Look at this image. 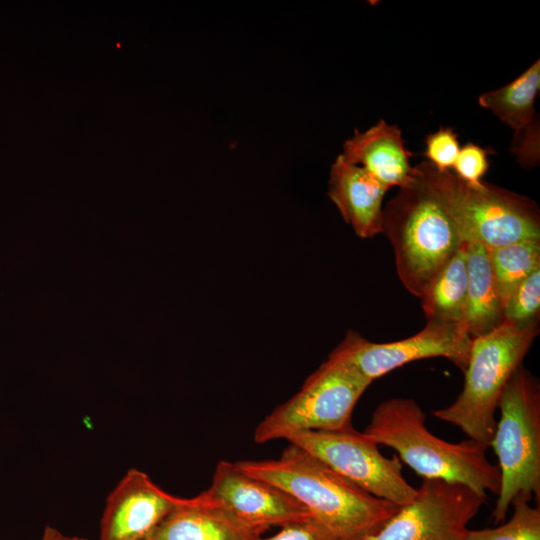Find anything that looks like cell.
I'll return each instance as SVG.
<instances>
[{
  "instance_id": "cell-3",
  "label": "cell",
  "mask_w": 540,
  "mask_h": 540,
  "mask_svg": "<svg viewBox=\"0 0 540 540\" xmlns=\"http://www.w3.org/2000/svg\"><path fill=\"white\" fill-rule=\"evenodd\" d=\"M416 177L452 220L464 242L487 249L540 239V214L528 197L486 182L471 186L428 161L415 166Z\"/></svg>"
},
{
  "instance_id": "cell-24",
  "label": "cell",
  "mask_w": 540,
  "mask_h": 540,
  "mask_svg": "<svg viewBox=\"0 0 540 540\" xmlns=\"http://www.w3.org/2000/svg\"><path fill=\"white\" fill-rule=\"evenodd\" d=\"M280 528V531L271 537L260 536L254 540H336L313 518L290 523Z\"/></svg>"
},
{
  "instance_id": "cell-16",
  "label": "cell",
  "mask_w": 540,
  "mask_h": 540,
  "mask_svg": "<svg viewBox=\"0 0 540 540\" xmlns=\"http://www.w3.org/2000/svg\"><path fill=\"white\" fill-rule=\"evenodd\" d=\"M465 245L468 283L463 323L473 339L500 326L504 313L488 249L474 242H465Z\"/></svg>"
},
{
  "instance_id": "cell-21",
  "label": "cell",
  "mask_w": 540,
  "mask_h": 540,
  "mask_svg": "<svg viewBox=\"0 0 540 540\" xmlns=\"http://www.w3.org/2000/svg\"><path fill=\"white\" fill-rule=\"evenodd\" d=\"M540 267L533 270L512 292L504 304V321L519 327L539 323Z\"/></svg>"
},
{
  "instance_id": "cell-1",
  "label": "cell",
  "mask_w": 540,
  "mask_h": 540,
  "mask_svg": "<svg viewBox=\"0 0 540 540\" xmlns=\"http://www.w3.org/2000/svg\"><path fill=\"white\" fill-rule=\"evenodd\" d=\"M236 464L295 498L336 540H360L373 534L400 507L371 495L290 443L277 459Z\"/></svg>"
},
{
  "instance_id": "cell-8",
  "label": "cell",
  "mask_w": 540,
  "mask_h": 540,
  "mask_svg": "<svg viewBox=\"0 0 540 540\" xmlns=\"http://www.w3.org/2000/svg\"><path fill=\"white\" fill-rule=\"evenodd\" d=\"M371 495L403 506L416 495L402 474L398 456L385 457L379 445L353 425L331 431H304L286 439Z\"/></svg>"
},
{
  "instance_id": "cell-18",
  "label": "cell",
  "mask_w": 540,
  "mask_h": 540,
  "mask_svg": "<svg viewBox=\"0 0 540 540\" xmlns=\"http://www.w3.org/2000/svg\"><path fill=\"white\" fill-rule=\"evenodd\" d=\"M539 88L538 59L509 84L480 95L478 102L519 133L537 123L534 103Z\"/></svg>"
},
{
  "instance_id": "cell-17",
  "label": "cell",
  "mask_w": 540,
  "mask_h": 540,
  "mask_svg": "<svg viewBox=\"0 0 540 540\" xmlns=\"http://www.w3.org/2000/svg\"><path fill=\"white\" fill-rule=\"evenodd\" d=\"M467 283L466 245L464 243L419 297L427 321L463 323Z\"/></svg>"
},
{
  "instance_id": "cell-23",
  "label": "cell",
  "mask_w": 540,
  "mask_h": 540,
  "mask_svg": "<svg viewBox=\"0 0 540 540\" xmlns=\"http://www.w3.org/2000/svg\"><path fill=\"white\" fill-rule=\"evenodd\" d=\"M490 151L475 143H467L460 148L452 167L454 174L471 186H479L489 168Z\"/></svg>"
},
{
  "instance_id": "cell-12",
  "label": "cell",
  "mask_w": 540,
  "mask_h": 540,
  "mask_svg": "<svg viewBox=\"0 0 540 540\" xmlns=\"http://www.w3.org/2000/svg\"><path fill=\"white\" fill-rule=\"evenodd\" d=\"M179 498L145 472L129 469L106 499L99 540H146Z\"/></svg>"
},
{
  "instance_id": "cell-9",
  "label": "cell",
  "mask_w": 540,
  "mask_h": 540,
  "mask_svg": "<svg viewBox=\"0 0 540 540\" xmlns=\"http://www.w3.org/2000/svg\"><path fill=\"white\" fill-rule=\"evenodd\" d=\"M487 495L456 481L422 478L413 500L360 540H465Z\"/></svg>"
},
{
  "instance_id": "cell-10",
  "label": "cell",
  "mask_w": 540,
  "mask_h": 540,
  "mask_svg": "<svg viewBox=\"0 0 540 540\" xmlns=\"http://www.w3.org/2000/svg\"><path fill=\"white\" fill-rule=\"evenodd\" d=\"M471 342L464 323L427 321L413 336L387 343L371 342L355 331H348L329 355L373 382L407 363L434 357H444L464 371Z\"/></svg>"
},
{
  "instance_id": "cell-2",
  "label": "cell",
  "mask_w": 540,
  "mask_h": 540,
  "mask_svg": "<svg viewBox=\"0 0 540 540\" xmlns=\"http://www.w3.org/2000/svg\"><path fill=\"white\" fill-rule=\"evenodd\" d=\"M363 432L378 445L394 449L400 461L422 478L460 482L484 495L500 492V470L488 459V447L469 438L451 443L435 436L414 399L383 401Z\"/></svg>"
},
{
  "instance_id": "cell-25",
  "label": "cell",
  "mask_w": 540,
  "mask_h": 540,
  "mask_svg": "<svg viewBox=\"0 0 540 540\" xmlns=\"http://www.w3.org/2000/svg\"><path fill=\"white\" fill-rule=\"evenodd\" d=\"M511 151L519 163L527 168L539 162V125L538 122L528 129L515 133Z\"/></svg>"
},
{
  "instance_id": "cell-19",
  "label": "cell",
  "mask_w": 540,
  "mask_h": 540,
  "mask_svg": "<svg viewBox=\"0 0 540 540\" xmlns=\"http://www.w3.org/2000/svg\"><path fill=\"white\" fill-rule=\"evenodd\" d=\"M492 273L504 304L515 288L540 267V239H528L488 249Z\"/></svg>"
},
{
  "instance_id": "cell-13",
  "label": "cell",
  "mask_w": 540,
  "mask_h": 540,
  "mask_svg": "<svg viewBox=\"0 0 540 540\" xmlns=\"http://www.w3.org/2000/svg\"><path fill=\"white\" fill-rule=\"evenodd\" d=\"M389 188L364 168L339 155L331 166L328 196L360 238L381 233L384 195Z\"/></svg>"
},
{
  "instance_id": "cell-26",
  "label": "cell",
  "mask_w": 540,
  "mask_h": 540,
  "mask_svg": "<svg viewBox=\"0 0 540 540\" xmlns=\"http://www.w3.org/2000/svg\"><path fill=\"white\" fill-rule=\"evenodd\" d=\"M40 540H88V539L84 537L76 536V535H67L63 533L62 531H60L59 529L47 525L43 530Z\"/></svg>"
},
{
  "instance_id": "cell-15",
  "label": "cell",
  "mask_w": 540,
  "mask_h": 540,
  "mask_svg": "<svg viewBox=\"0 0 540 540\" xmlns=\"http://www.w3.org/2000/svg\"><path fill=\"white\" fill-rule=\"evenodd\" d=\"M262 534L210 502L201 492L191 498L180 497L146 540H254Z\"/></svg>"
},
{
  "instance_id": "cell-11",
  "label": "cell",
  "mask_w": 540,
  "mask_h": 540,
  "mask_svg": "<svg viewBox=\"0 0 540 540\" xmlns=\"http://www.w3.org/2000/svg\"><path fill=\"white\" fill-rule=\"evenodd\" d=\"M205 497L241 523L267 531L271 526L306 521L308 510L281 488L242 471L236 462L220 461Z\"/></svg>"
},
{
  "instance_id": "cell-22",
  "label": "cell",
  "mask_w": 540,
  "mask_h": 540,
  "mask_svg": "<svg viewBox=\"0 0 540 540\" xmlns=\"http://www.w3.org/2000/svg\"><path fill=\"white\" fill-rule=\"evenodd\" d=\"M425 157L436 169L450 171L460 150L458 136L450 127H440L425 138Z\"/></svg>"
},
{
  "instance_id": "cell-6",
  "label": "cell",
  "mask_w": 540,
  "mask_h": 540,
  "mask_svg": "<svg viewBox=\"0 0 540 540\" xmlns=\"http://www.w3.org/2000/svg\"><path fill=\"white\" fill-rule=\"evenodd\" d=\"M498 409L500 419L490 445L501 474L495 523L506 519L514 501L540 500V384L522 364L504 387Z\"/></svg>"
},
{
  "instance_id": "cell-7",
  "label": "cell",
  "mask_w": 540,
  "mask_h": 540,
  "mask_svg": "<svg viewBox=\"0 0 540 540\" xmlns=\"http://www.w3.org/2000/svg\"><path fill=\"white\" fill-rule=\"evenodd\" d=\"M372 382L328 355L297 393L266 415L254 429L262 444L304 431H331L352 425L354 407Z\"/></svg>"
},
{
  "instance_id": "cell-5",
  "label": "cell",
  "mask_w": 540,
  "mask_h": 540,
  "mask_svg": "<svg viewBox=\"0 0 540 540\" xmlns=\"http://www.w3.org/2000/svg\"><path fill=\"white\" fill-rule=\"evenodd\" d=\"M381 233L393 247L400 281L418 298L465 243L416 172L383 209Z\"/></svg>"
},
{
  "instance_id": "cell-4",
  "label": "cell",
  "mask_w": 540,
  "mask_h": 540,
  "mask_svg": "<svg viewBox=\"0 0 540 540\" xmlns=\"http://www.w3.org/2000/svg\"><path fill=\"white\" fill-rule=\"evenodd\" d=\"M538 333L539 323L519 327L504 321L489 333L473 338L463 371V388L452 404L434 410V417L490 447L500 396Z\"/></svg>"
},
{
  "instance_id": "cell-14",
  "label": "cell",
  "mask_w": 540,
  "mask_h": 540,
  "mask_svg": "<svg viewBox=\"0 0 540 540\" xmlns=\"http://www.w3.org/2000/svg\"><path fill=\"white\" fill-rule=\"evenodd\" d=\"M341 155L388 188H402L415 180V167L410 164L413 154L406 149L401 130L383 119L364 132L355 130Z\"/></svg>"
},
{
  "instance_id": "cell-20",
  "label": "cell",
  "mask_w": 540,
  "mask_h": 540,
  "mask_svg": "<svg viewBox=\"0 0 540 540\" xmlns=\"http://www.w3.org/2000/svg\"><path fill=\"white\" fill-rule=\"evenodd\" d=\"M513 515L495 528L468 531L465 540H540V508L528 501L513 502Z\"/></svg>"
}]
</instances>
